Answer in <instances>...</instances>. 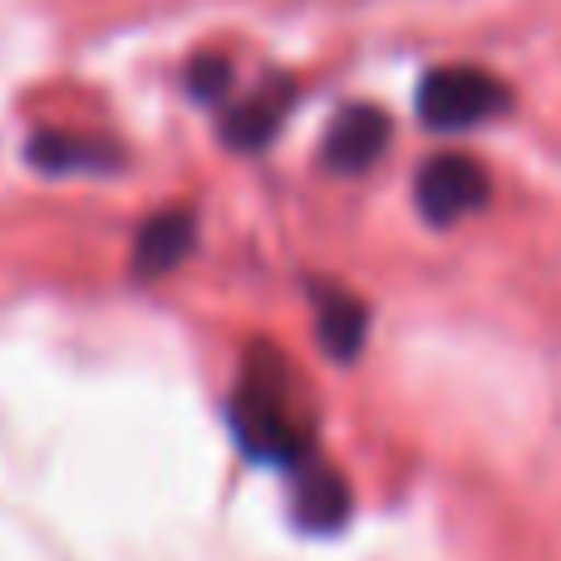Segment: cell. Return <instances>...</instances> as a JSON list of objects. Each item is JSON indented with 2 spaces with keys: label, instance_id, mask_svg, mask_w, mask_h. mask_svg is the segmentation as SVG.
Instances as JSON below:
<instances>
[{
  "label": "cell",
  "instance_id": "1",
  "mask_svg": "<svg viewBox=\"0 0 561 561\" xmlns=\"http://www.w3.org/2000/svg\"><path fill=\"white\" fill-rule=\"evenodd\" d=\"M232 434L262 463L300 468L310 458V434L290 409L280 355H252V365H247L242 385L232 394Z\"/></svg>",
  "mask_w": 561,
  "mask_h": 561
},
{
  "label": "cell",
  "instance_id": "2",
  "mask_svg": "<svg viewBox=\"0 0 561 561\" xmlns=\"http://www.w3.org/2000/svg\"><path fill=\"white\" fill-rule=\"evenodd\" d=\"M513 104L507 84L488 69L473 65H448V69H428L424 84H419V118L428 128H473L483 118H497Z\"/></svg>",
  "mask_w": 561,
  "mask_h": 561
},
{
  "label": "cell",
  "instance_id": "3",
  "mask_svg": "<svg viewBox=\"0 0 561 561\" xmlns=\"http://www.w3.org/2000/svg\"><path fill=\"white\" fill-rule=\"evenodd\" d=\"M488 193H493L488 173L463 153L428 158L414 178V203H419V213H424V222H434V227H454V222H463V217L483 213Z\"/></svg>",
  "mask_w": 561,
  "mask_h": 561
},
{
  "label": "cell",
  "instance_id": "4",
  "mask_svg": "<svg viewBox=\"0 0 561 561\" xmlns=\"http://www.w3.org/2000/svg\"><path fill=\"white\" fill-rule=\"evenodd\" d=\"M385 148H389L385 108L350 104V108H340V114L330 118V134H325V144H320V158H325L330 173L355 178V173H369V168L385 158Z\"/></svg>",
  "mask_w": 561,
  "mask_h": 561
},
{
  "label": "cell",
  "instance_id": "5",
  "mask_svg": "<svg viewBox=\"0 0 561 561\" xmlns=\"http://www.w3.org/2000/svg\"><path fill=\"white\" fill-rule=\"evenodd\" d=\"M197 237V217L187 207H168V213H153L134 237V276L138 280H158L173 266L187 262Z\"/></svg>",
  "mask_w": 561,
  "mask_h": 561
},
{
  "label": "cell",
  "instance_id": "6",
  "mask_svg": "<svg viewBox=\"0 0 561 561\" xmlns=\"http://www.w3.org/2000/svg\"><path fill=\"white\" fill-rule=\"evenodd\" d=\"M296 89L286 79H266L256 94H247L242 104H232V114L222 118V138L237 148V153H256L280 134V118H286Z\"/></svg>",
  "mask_w": 561,
  "mask_h": 561
},
{
  "label": "cell",
  "instance_id": "7",
  "mask_svg": "<svg viewBox=\"0 0 561 561\" xmlns=\"http://www.w3.org/2000/svg\"><path fill=\"white\" fill-rule=\"evenodd\" d=\"M290 513L306 533H340L350 517V488L335 468L325 463H300L296 468V493H290Z\"/></svg>",
  "mask_w": 561,
  "mask_h": 561
},
{
  "label": "cell",
  "instance_id": "8",
  "mask_svg": "<svg viewBox=\"0 0 561 561\" xmlns=\"http://www.w3.org/2000/svg\"><path fill=\"white\" fill-rule=\"evenodd\" d=\"M316 330H320V345H325L335 359H355L359 345H365L369 310L359 306L350 290L316 286Z\"/></svg>",
  "mask_w": 561,
  "mask_h": 561
},
{
  "label": "cell",
  "instance_id": "9",
  "mask_svg": "<svg viewBox=\"0 0 561 561\" xmlns=\"http://www.w3.org/2000/svg\"><path fill=\"white\" fill-rule=\"evenodd\" d=\"M25 158L39 173H108L118 168V148L99 138H69V134H35Z\"/></svg>",
  "mask_w": 561,
  "mask_h": 561
},
{
  "label": "cell",
  "instance_id": "10",
  "mask_svg": "<svg viewBox=\"0 0 561 561\" xmlns=\"http://www.w3.org/2000/svg\"><path fill=\"white\" fill-rule=\"evenodd\" d=\"M187 94L203 99V104H217V99L232 94V59L227 55H197L187 65Z\"/></svg>",
  "mask_w": 561,
  "mask_h": 561
}]
</instances>
